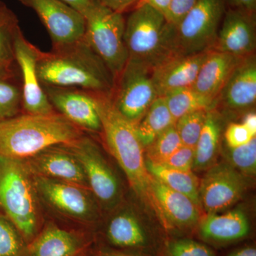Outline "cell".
<instances>
[{"mask_svg":"<svg viewBox=\"0 0 256 256\" xmlns=\"http://www.w3.org/2000/svg\"><path fill=\"white\" fill-rule=\"evenodd\" d=\"M198 0H171L166 18L168 22L176 26L196 4Z\"/></svg>","mask_w":256,"mask_h":256,"instance_id":"8d00e7d4","label":"cell"},{"mask_svg":"<svg viewBox=\"0 0 256 256\" xmlns=\"http://www.w3.org/2000/svg\"><path fill=\"white\" fill-rule=\"evenodd\" d=\"M152 69L140 62L128 60L116 79L111 99L126 118L136 124L158 98L152 78Z\"/></svg>","mask_w":256,"mask_h":256,"instance_id":"30bf717a","label":"cell"},{"mask_svg":"<svg viewBox=\"0 0 256 256\" xmlns=\"http://www.w3.org/2000/svg\"><path fill=\"white\" fill-rule=\"evenodd\" d=\"M95 242L92 230L64 228L46 222L28 244V256H82L94 248Z\"/></svg>","mask_w":256,"mask_h":256,"instance_id":"5bb4252c","label":"cell"},{"mask_svg":"<svg viewBox=\"0 0 256 256\" xmlns=\"http://www.w3.org/2000/svg\"><path fill=\"white\" fill-rule=\"evenodd\" d=\"M165 102L175 122L178 118L197 110L215 108L216 100L202 95L192 87L178 89L164 96Z\"/></svg>","mask_w":256,"mask_h":256,"instance_id":"83f0119b","label":"cell"},{"mask_svg":"<svg viewBox=\"0 0 256 256\" xmlns=\"http://www.w3.org/2000/svg\"><path fill=\"white\" fill-rule=\"evenodd\" d=\"M225 12V0H198L174 26L172 57L213 50Z\"/></svg>","mask_w":256,"mask_h":256,"instance_id":"ba28073f","label":"cell"},{"mask_svg":"<svg viewBox=\"0 0 256 256\" xmlns=\"http://www.w3.org/2000/svg\"><path fill=\"white\" fill-rule=\"evenodd\" d=\"M170 2H171V0H140L138 4H148L154 8V10L159 11L162 14H164L166 18L168 10H169Z\"/></svg>","mask_w":256,"mask_h":256,"instance_id":"ab89813d","label":"cell"},{"mask_svg":"<svg viewBox=\"0 0 256 256\" xmlns=\"http://www.w3.org/2000/svg\"><path fill=\"white\" fill-rule=\"evenodd\" d=\"M150 176L149 200L162 215L166 226L184 230L198 224L201 220V208L188 196L171 190Z\"/></svg>","mask_w":256,"mask_h":256,"instance_id":"ac0fdd59","label":"cell"},{"mask_svg":"<svg viewBox=\"0 0 256 256\" xmlns=\"http://www.w3.org/2000/svg\"><path fill=\"white\" fill-rule=\"evenodd\" d=\"M40 50L26 40L21 28L14 40L15 60L22 86L23 110L28 114H50L56 112L50 104L38 79L37 60Z\"/></svg>","mask_w":256,"mask_h":256,"instance_id":"9a60e30c","label":"cell"},{"mask_svg":"<svg viewBox=\"0 0 256 256\" xmlns=\"http://www.w3.org/2000/svg\"><path fill=\"white\" fill-rule=\"evenodd\" d=\"M198 224L200 238L207 245L218 247L242 242L248 236L250 232L248 218L239 208L207 214Z\"/></svg>","mask_w":256,"mask_h":256,"instance_id":"7402d4cb","label":"cell"},{"mask_svg":"<svg viewBox=\"0 0 256 256\" xmlns=\"http://www.w3.org/2000/svg\"><path fill=\"white\" fill-rule=\"evenodd\" d=\"M78 11L84 16L92 6H95L98 2L97 0H62Z\"/></svg>","mask_w":256,"mask_h":256,"instance_id":"f35d334b","label":"cell"},{"mask_svg":"<svg viewBox=\"0 0 256 256\" xmlns=\"http://www.w3.org/2000/svg\"><path fill=\"white\" fill-rule=\"evenodd\" d=\"M23 112L22 86L16 65L0 70V122Z\"/></svg>","mask_w":256,"mask_h":256,"instance_id":"4316f807","label":"cell"},{"mask_svg":"<svg viewBox=\"0 0 256 256\" xmlns=\"http://www.w3.org/2000/svg\"><path fill=\"white\" fill-rule=\"evenodd\" d=\"M18 1L35 12L50 34L52 46L72 43L84 38L85 18L62 0Z\"/></svg>","mask_w":256,"mask_h":256,"instance_id":"4fadbf2b","label":"cell"},{"mask_svg":"<svg viewBox=\"0 0 256 256\" xmlns=\"http://www.w3.org/2000/svg\"><path fill=\"white\" fill-rule=\"evenodd\" d=\"M174 26L164 14L146 4L133 8L124 24L129 60L152 69L172 57Z\"/></svg>","mask_w":256,"mask_h":256,"instance_id":"5b68a950","label":"cell"},{"mask_svg":"<svg viewBox=\"0 0 256 256\" xmlns=\"http://www.w3.org/2000/svg\"><path fill=\"white\" fill-rule=\"evenodd\" d=\"M146 164L150 174L171 190L188 196L197 206L201 208L200 198V182L192 171L172 169L162 164H154L148 160H146Z\"/></svg>","mask_w":256,"mask_h":256,"instance_id":"484cf974","label":"cell"},{"mask_svg":"<svg viewBox=\"0 0 256 256\" xmlns=\"http://www.w3.org/2000/svg\"><path fill=\"white\" fill-rule=\"evenodd\" d=\"M208 110H197L185 114L175 122L182 146L194 148L204 124Z\"/></svg>","mask_w":256,"mask_h":256,"instance_id":"1f68e13d","label":"cell"},{"mask_svg":"<svg viewBox=\"0 0 256 256\" xmlns=\"http://www.w3.org/2000/svg\"><path fill=\"white\" fill-rule=\"evenodd\" d=\"M256 47L254 13L235 8L226 12L213 50L242 58L254 54Z\"/></svg>","mask_w":256,"mask_h":256,"instance_id":"d6986e66","label":"cell"},{"mask_svg":"<svg viewBox=\"0 0 256 256\" xmlns=\"http://www.w3.org/2000/svg\"><path fill=\"white\" fill-rule=\"evenodd\" d=\"M246 182L244 175L229 163L214 164L200 182L201 208L207 214L228 210L242 198Z\"/></svg>","mask_w":256,"mask_h":256,"instance_id":"7c38bea8","label":"cell"},{"mask_svg":"<svg viewBox=\"0 0 256 256\" xmlns=\"http://www.w3.org/2000/svg\"><path fill=\"white\" fill-rule=\"evenodd\" d=\"M0 256H28V244L14 224L0 212Z\"/></svg>","mask_w":256,"mask_h":256,"instance_id":"f546056e","label":"cell"},{"mask_svg":"<svg viewBox=\"0 0 256 256\" xmlns=\"http://www.w3.org/2000/svg\"><path fill=\"white\" fill-rule=\"evenodd\" d=\"M84 38L116 79L126 66L129 56L124 40L126 18L98 2L84 15Z\"/></svg>","mask_w":256,"mask_h":256,"instance_id":"8992f818","label":"cell"},{"mask_svg":"<svg viewBox=\"0 0 256 256\" xmlns=\"http://www.w3.org/2000/svg\"><path fill=\"white\" fill-rule=\"evenodd\" d=\"M100 4L116 12L124 14L131 8H136L140 0H97Z\"/></svg>","mask_w":256,"mask_h":256,"instance_id":"74e56055","label":"cell"},{"mask_svg":"<svg viewBox=\"0 0 256 256\" xmlns=\"http://www.w3.org/2000/svg\"><path fill=\"white\" fill-rule=\"evenodd\" d=\"M94 247V254L96 256H140L128 252H118V250H111L106 248Z\"/></svg>","mask_w":256,"mask_h":256,"instance_id":"ee69618b","label":"cell"},{"mask_svg":"<svg viewBox=\"0 0 256 256\" xmlns=\"http://www.w3.org/2000/svg\"><path fill=\"white\" fill-rule=\"evenodd\" d=\"M20 28L16 15L6 3L0 0V70L16 66L14 40Z\"/></svg>","mask_w":256,"mask_h":256,"instance_id":"f1b7e54d","label":"cell"},{"mask_svg":"<svg viewBox=\"0 0 256 256\" xmlns=\"http://www.w3.org/2000/svg\"><path fill=\"white\" fill-rule=\"evenodd\" d=\"M182 146L174 126L160 134L149 146H146V159L154 164H162L178 148Z\"/></svg>","mask_w":256,"mask_h":256,"instance_id":"4dcf8cb0","label":"cell"},{"mask_svg":"<svg viewBox=\"0 0 256 256\" xmlns=\"http://www.w3.org/2000/svg\"><path fill=\"white\" fill-rule=\"evenodd\" d=\"M64 144L82 164L99 206L106 210L116 208L122 200V186L98 144L85 134Z\"/></svg>","mask_w":256,"mask_h":256,"instance_id":"9c48e42d","label":"cell"},{"mask_svg":"<svg viewBox=\"0 0 256 256\" xmlns=\"http://www.w3.org/2000/svg\"><path fill=\"white\" fill-rule=\"evenodd\" d=\"M84 131L63 116L23 114L0 122V156L22 160L80 138Z\"/></svg>","mask_w":256,"mask_h":256,"instance_id":"7a4b0ae2","label":"cell"},{"mask_svg":"<svg viewBox=\"0 0 256 256\" xmlns=\"http://www.w3.org/2000/svg\"><path fill=\"white\" fill-rule=\"evenodd\" d=\"M100 117L102 134L108 149L124 172L133 191L149 200L150 174L146 170L144 148L134 124L114 107L111 96L90 92Z\"/></svg>","mask_w":256,"mask_h":256,"instance_id":"3957f363","label":"cell"},{"mask_svg":"<svg viewBox=\"0 0 256 256\" xmlns=\"http://www.w3.org/2000/svg\"><path fill=\"white\" fill-rule=\"evenodd\" d=\"M240 58L218 50H210L192 88L202 95L217 100Z\"/></svg>","mask_w":256,"mask_h":256,"instance_id":"603a6c76","label":"cell"},{"mask_svg":"<svg viewBox=\"0 0 256 256\" xmlns=\"http://www.w3.org/2000/svg\"><path fill=\"white\" fill-rule=\"evenodd\" d=\"M222 133V120L216 109L207 111L206 120L194 148L193 169L207 170L214 164Z\"/></svg>","mask_w":256,"mask_h":256,"instance_id":"cb8c5ba5","label":"cell"},{"mask_svg":"<svg viewBox=\"0 0 256 256\" xmlns=\"http://www.w3.org/2000/svg\"><path fill=\"white\" fill-rule=\"evenodd\" d=\"M174 124V120L170 114L164 98L158 97L142 118L134 124V129L144 149Z\"/></svg>","mask_w":256,"mask_h":256,"instance_id":"d4e9b609","label":"cell"},{"mask_svg":"<svg viewBox=\"0 0 256 256\" xmlns=\"http://www.w3.org/2000/svg\"><path fill=\"white\" fill-rule=\"evenodd\" d=\"M96 246L140 256H158L159 239L132 212L122 210L109 220Z\"/></svg>","mask_w":256,"mask_h":256,"instance_id":"8fae6325","label":"cell"},{"mask_svg":"<svg viewBox=\"0 0 256 256\" xmlns=\"http://www.w3.org/2000/svg\"><path fill=\"white\" fill-rule=\"evenodd\" d=\"M224 138L228 148L233 149L250 142L255 136L242 124L232 122L226 129Z\"/></svg>","mask_w":256,"mask_h":256,"instance_id":"d590c367","label":"cell"},{"mask_svg":"<svg viewBox=\"0 0 256 256\" xmlns=\"http://www.w3.org/2000/svg\"><path fill=\"white\" fill-rule=\"evenodd\" d=\"M208 52L176 56L165 60L152 70V78L158 97L193 86Z\"/></svg>","mask_w":256,"mask_h":256,"instance_id":"44dd1931","label":"cell"},{"mask_svg":"<svg viewBox=\"0 0 256 256\" xmlns=\"http://www.w3.org/2000/svg\"><path fill=\"white\" fill-rule=\"evenodd\" d=\"M229 164L244 176H254L256 173V138L250 142L238 146L228 148Z\"/></svg>","mask_w":256,"mask_h":256,"instance_id":"836d02e7","label":"cell"},{"mask_svg":"<svg viewBox=\"0 0 256 256\" xmlns=\"http://www.w3.org/2000/svg\"><path fill=\"white\" fill-rule=\"evenodd\" d=\"M40 198L22 161L0 156V212L18 228L28 245L43 227Z\"/></svg>","mask_w":256,"mask_h":256,"instance_id":"277c9868","label":"cell"},{"mask_svg":"<svg viewBox=\"0 0 256 256\" xmlns=\"http://www.w3.org/2000/svg\"><path fill=\"white\" fill-rule=\"evenodd\" d=\"M194 161V148L182 146L162 164L172 169L192 172Z\"/></svg>","mask_w":256,"mask_h":256,"instance_id":"e575fe53","label":"cell"},{"mask_svg":"<svg viewBox=\"0 0 256 256\" xmlns=\"http://www.w3.org/2000/svg\"><path fill=\"white\" fill-rule=\"evenodd\" d=\"M224 256H256V246L252 244L242 246L232 249Z\"/></svg>","mask_w":256,"mask_h":256,"instance_id":"60d3db41","label":"cell"},{"mask_svg":"<svg viewBox=\"0 0 256 256\" xmlns=\"http://www.w3.org/2000/svg\"><path fill=\"white\" fill-rule=\"evenodd\" d=\"M256 101V60L254 54L242 57L220 95L216 106L233 112H248Z\"/></svg>","mask_w":256,"mask_h":256,"instance_id":"ffe728a7","label":"cell"},{"mask_svg":"<svg viewBox=\"0 0 256 256\" xmlns=\"http://www.w3.org/2000/svg\"><path fill=\"white\" fill-rule=\"evenodd\" d=\"M250 131L252 136H256V114L252 111H248L242 118V122Z\"/></svg>","mask_w":256,"mask_h":256,"instance_id":"7bdbcfd3","label":"cell"},{"mask_svg":"<svg viewBox=\"0 0 256 256\" xmlns=\"http://www.w3.org/2000/svg\"><path fill=\"white\" fill-rule=\"evenodd\" d=\"M40 202L64 218L94 232L98 222L99 205L88 188L75 184L32 176Z\"/></svg>","mask_w":256,"mask_h":256,"instance_id":"52a82bcc","label":"cell"},{"mask_svg":"<svg viewBox=\"0 0 256 256\" xmlns=\"http://www.w3.org/2000/svg\"><path fill=\"white\" fill-rule=\"evenodd\" d=\"M42 87L57 112L82 131L101 133L100 117L90 92L74 88Z\"/></svg>","mask_w":256,"mask_h":256,"instance_id":"2e32d148","label":"cell"},{"mask_svg":"<svg viewBox=\"0 0 256 256\" xmlns=\"http://www.w3.org/2000/svg\"><path fill=\"white\" fill-rule=\"evenodd\" d=\"M228 2L235 9L255 13L256 0H228Z\"/></svg>","mask_w":256,"mask_h":256,"instance_id":"b9f144b4","label":"cell"},{"mask_svg":"<svg viewBox=\"0 0 256 256\" xmlns=\"http://www.w3.org/2000/svg\"><path fill=\"white\" fill-rule=\"evenodd\" d=\"M164 256H218L207 244L190 238H178L166 240Z\"/></svg>","mask_w":256,"mask_h":256,"instance_id":"d6a6232c","label":"cell"},{"mask_svg":"<svg viewBox=\"0 0 256 256\" xmlns=\"http://www.w3.org/2000/svg\"><path fill=\"white\" fill-rule=\"evenodd\" d=\"M82 256H96L95 254H94V247L92 250H90V252H88L87 254H85V255Z\"/></svg>","mask_w":256,"mask_h":256,"instance_id":"f6af8a7d","label":"cell"},{"mask_svg":"<svg viewBox=\"0 0 256 256\" xmlns=\"http://www.w3.org/2000/svg\"><path fill=\"white\" fill-rule=\"evenodd\" d=\"M22 161L32 176L66 182L90 190L82 164L64 144L50 146Z\"/></svg>","mask_w":256,"mask_h":256,"instance_id":"e0dca14e","label":"cell"},{"mask_svg":"<svg viewBox=\"0 0 256 256\" xmlns=\"http://www.w3.org/2000/svg\"><path fill=\"white\" fill-rule=\"evenodd\" d=\"M37 72L42 86L74 88L86 92L112 95L114 78L85 38L52 46L40 52Z\"/></svg>","mask_w":256,"mask_h":256,"instance_id":"6da1fadb","label":"cell"}]
</instances>
